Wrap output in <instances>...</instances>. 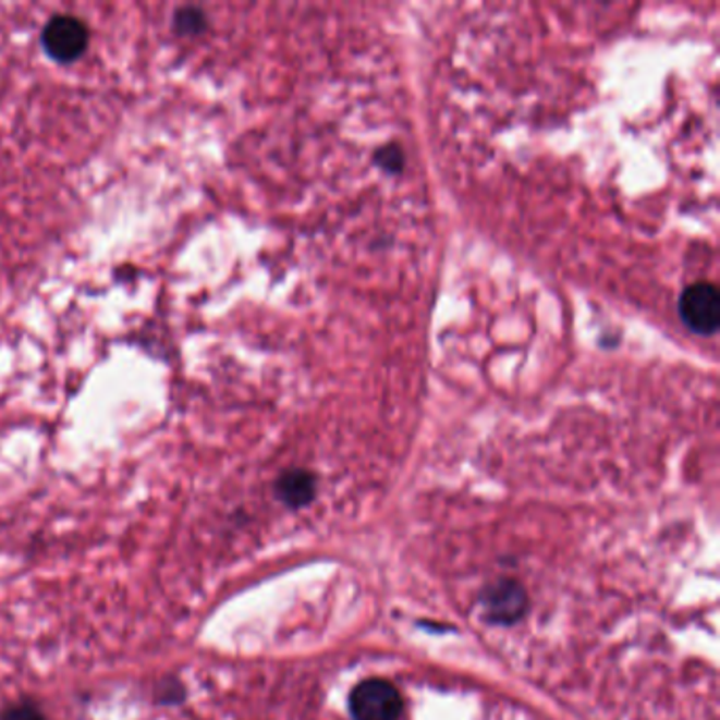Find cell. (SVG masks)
Returning a JSON list of instances; mask_svg holds the SVG:
<instances>
[{"instance_id":"cell-1","label":"cell","mask_w":720,"mask_h":720,"mask_svg":"<svg viewBox=\"0 0 720 720\" xmlns=\"http://www.w3.org/2000/svg\"><path fill=\"white\" fill-rule=\"evenodd\" d=\"M40 45L58 64H72L89 47V28L74 15H53L40 33Z\"/></svg>"},{"instance_id":"cell-2","label":"cell","mask_w":720,"mask_h":720,"mask_svg":"<svg viewBox=\"0 0 720 720\" xmlns=\"http://www.w3.org/2000/svg\"><path fill=\"white\" fill-rule=\"evenodd\" d=\"M349 710L355 720H398L402 717V695L389 681L370 679L351 691Z\"/></svg>"},{"instance_id":"cell-3","label":"cell","mask_w":720,"mask_h":720,"mask_svg":"<svg viewBox=\"0 0 720 720\" xmlns=\"http://www.w3.org/2000/svg\"><path fill=\"white\" fill-rule=\"evenodd\" d=\"M679 313L686 328L699 337H712L719 330L720 296L712 283H693L681 294Z\"/></svg>"},{"instance_id":"cell-4","label":"cell","mask_w":720,"mask_h":720,"mask_svg":"<svg viewBox=\"0 0 720 720\" xmlns=\"http://www.w3.org/2000/svg\"><path fill=\"white\" fill-rule=\"evenodd\" d=\"M480 602L486 621L497 625H512L524 618L528 609V596L524 587L512 579L486 585L481 589Z\"/></svg>"},{"instance_id":"cell-5","label":"cell","mask_w":720,"mask_h":720,"mask_svg":"<svg viewBox=\"0 0 720 720\" xmlns=\"http://www.w3.org/2000/svg\"><path fill=\"white\" fill-rule=\"evenodd\" d=\"M315 492H317V480L307 469H288L274 484L277 499L292 510L309 505L315 499Z\"/></svg>"},{"instance_id":"cell-6","label":"cell","mask_w":720,"mask_h":720,"mask_svg":"<svg viewBox=\"0 0 720 720\" xmlns=\"http://www.w3.org/2000/svg\"><path fill=\"white\" fill-rule=\"evenodd\" d=\"M173 30L180 36H199L207 30V15L202 7H180L173 13Z\"/></svg>"},{"instance_id":"cell-7","label":"cell","mask_w":720,"mask_h":720,"mask_svg":"<svg viewBox=\"0 0 720 720\" xmlns=\"http://www.w3.org/2000/svg\"><path fill=\"white\" fill-rule=\"evenodd\" d=\"M377 161L385 172L398 175V173L404 172V168H406V152L398 144H387L385 148L378 150Z\"/></svg>"},{"instance_id":"cell-8","label":"cell","mask_w":720,"mask_h":720,"mask_svg":"<svg viewBox=\"0 0 720 720\" xmlns=\"http://www.w3.org/2000/svg\"><path fill=\"white\" fill-rule=\"evenodd\" d=\"M0 720H47L35 701H17L0 712Z\"/></svg>"},{"instance_id":"cell-9","label":"cell","mask_w":720,"mask_h":720,"mask_svg":"<svg viewBox=\"0 0 720 720\" xmlns=\"http://www.w3.org/2000/svg\"><path fill=\"white\" fill-rule=\"evenodd\" d=\"M184 695H186V691L180 683H166L159 688L161 704H178V701L184 699Z\"/></svg>"}]
</instances>
